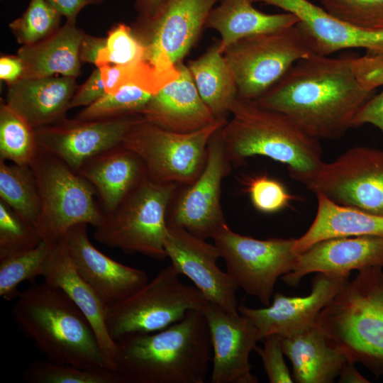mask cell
<instances>
[{
  "label": "cell",
  "mask_w": 383,
  "mask_h": 383,
  "mask_svg": "<svg viewBox=\"0 0 383 383\" xmlns=\"http://www.w3.org/2000/svg\"><path fill=\"white\" fill-rule=\"evenodd\" d=\"M383 85V55L329 57L311 53L254 101L280 112L309 135L338 139Z\"/></svg>",
  "instance_id": "obj_1"
},
{
  "label": "cell",
  "mask_w": 383,
  "mask_h": 383,
  "mask_svg": "<svg viewBox=\"0 0 383 383\" xmlns=\"http://www.w3.org/2000/svg\"><path fill=\"white\" fill-rule=\"evenodd\" d=\"M116 371L125 383H204L212 361L209 328L201 309L159 331L116 341Z\"/></svg>",
  "instance_id": "obj_2"
},
{
  "label": "cell",
  "mask_w": 383,
  "mask_h": 383,
  "mask_svg": "<svg viewBox=\"0 0 383 383\" xmlns=\"http://www.w3.org/2000/svg\"><path fill=\"white\" fill-rule=\"evenodd\" d=\"M12 315L46 360L79 367L116 371L86 316L60 288L33 284L16 298Z\"/></svg>",
  "instance_id": "obj_3"
},
{
  "label": "cell",
  "mask_w": 383,
  "mask_h": 383,
  "mask_svg": "<svg viewBox=\"0 0 383 383\" xmlns=\"http://www.w3.org/2000/svg\"><path fill=\"white\" fill-rule=\"evenodd\" d=\"M231 119L221 131L227 157L234 165L261 155L287 165L293 179L318 169L322 161L319 140L301 130L286 115L237 97Z\"/></svg>",
  "instance_id": "obj_4"
},
{
  "label": "cell",
  "mask_w": 383,
  "mask_h": 383,
  "mask_svg": "<svg viewBox=\"0 0 383 383\" xmlns=\"http://www.w3.org/2000/svg\"><path fill=\"white\" fill-rule=\"evenodd\" d=\"M315 323L347 360L383 375V270L358 271L319 313Z\"/></svg>",
  "instance_id": "obj_5"
},
{
  "label": "cell",
  "mask_w": 383,
  "mask_h": 383,
  "mask_svg": "<svg viewBox=\"0 0 383 383\" xmlns=\"http://www.w3.org/2000/svg\"><path fill=\"white\" fill-rule=\"evenodd\" d=\"M177 189L176 184L157 183L148 177L116 209L103 213L94 238L127 253L163 260L167 257V214Z\"/></svg>",
  "instance_id": "obj_6"
},
{
  "label": "cell",
  "mask_w": 383,
  "mask_h": 383,
  "mask_svg": "<svg viewBox=\"0 0 383 383\" xmlns=\"http://www.w3.org/2000/svg\"><path fill=\"white\" fill-rule=\"evenodd\" d=\"M40 198L35 228L43 240L57 243L74 226L96 227L103 212L89 182L60 159L40 150L30 165Z\"/></svg>",
  "instance_id": "obj_7"
},
{
  "label": "cell",
  "mask_w": 383,
  "mask_h": 383,
  "mask_svg": "<svg viewBox=\"0 0 383 383\" xmlns=\"http://www.w3.org/2000/svg\"><path fill=\"white\" fill-rule=\"evenodd\" d=\"M170 264L125 300L107 308L106 323L116 342L131 334L159 331L208 302L196 287L179 279Z\"/></svg>",
  "instance_id": "obj_8"
},
{
  "label": "cell",
  "mask_w": 383,
  "mask_h": 383,
  "mask_svg": "<svg viewBox=\"0 0 383 383\" xmlns=\"http://www.w3.org/2000/svg\"><path fill=\"white\" fill-rule=\"evenodd\" d=\"M226 122V118L217 119L199 131L182 133L160 128L143 117L131 126L121 145L142 159L152 181L187 186L201 172L209 140Z\"/></svg>",
  "instance_id": "obj_9"
},
{
  "label": "cell",
  "mask_w": 383,
  "mask_h": 383,
  "mask_svg": "<svg viewBox=\"0 0 383 383\" xmlns=\"http://www.w3.org/2000/svg\"><path fill=\"white\" fill-rule=\"evenodd\" d=\"M219 0H162L150 16H139L135 33L145 48L144 61L167 84L179 74L177 64L196 42Z\"/></svg>",
  "instance_id": "obj_10"
},
{
  "label": "cell",
  "mask_w": 383,
  "mask_h": 383,
  "mask_svg": "<svg viewBox=\"0 0 383 383\" xmlns=\"http://www.w3.org/2000/svg\"><path fill=\"white\" fill-rule=\"evenodd\" d=\"M311 54L295 26L242 38L223 52L233 73L238 97L252 101Z\"/></svg>",
  "instance_id": "obj_11"
},
{
  "label": "cell",
  "mask_w": 383,
  "mask_h": 383,
  "mask_svg": "<svg viewBox=\"0 0 383 383\" xmlns=\"http://www.w3.org/2000/svg\"><path fill=\"white\" fill-rule=\"evenodd\" d=\"M294 179L338 205L383 216V150L354 147Z\"/></svg>",
  "instance_id": "obj_12"
},
{
  "label": "cell",
  "mask_w": 383,
  "mask_h": 383,
  "mask_svg": "<svg viewBox=\"0 0 383 383\" xmlns=\"http://www.w3.org/2000/svg\"><path fill=\"white\" fill-rule=\"evenodd\" d=\"M213 240L237 286L269 306L277 280L295 264L296 238L255 239L238 234L226 224Z\"/></svg>",
  "instance_id": "obj_13"
},
{
  "label": "cell",
  "mask_w": 383,
  "mask_h": 383,
  "mask_svg": "<svg viewBox=\"0 0 383 383\" xmlns=\"http://www.w3.org/2000/svg\"><path fill=\"white\" fill-rule=\"evenodd\" d=\"M221 128L209 140L201 172L177 196L175 194L167 214V226L184 228L205 240L213 238L227 224L220 199L221 183L230 172L231 163L222 140Z\"/></svg>",
  "instance_id": "obj_14"
},
{
  "label": "cell",
  "mask_w": 383,
  "mask_h": 383,
  "mask_svg": "<svg viewBox=\"0 0 383 383\" xmlns=\"http://www.w3.org/2000/svg\"><path fill=\"white\" fill-rule=\"evenodd\" d=\"M142 118L140 113L88 121L65 118L35 128L38 150L77 172L92 157L121 145L131 126Z\"/></svg>",
  "instance_id": "obj_15"
},
{
  "label": "cell",
  "mask_w": 383,
  "mask_h": 383,
  "mask_svg": "<svg viewBox=\"0 0 383 383\" xmlns=\"http://www.w3.org/2000/svg\"><path fill=\"white\" fill-rule=\"evenodd\" d=\"M167 257L179 274L188 277L206 300L236 316L239 288L227 272L217 265L221 255L217 246L184 228L167 226L165 238Z\"/></svg>",
  "instance_id": "obj_16"
},
{
  "label": "cell",
  "mask_w": 383,
  "mask_h": 383,
  "mask_svg": "<svg viewBox=\"0 0 383 383\" xmlns=\"http://www.w3.org/2000/svg\"><path fill=\"white\" fill-rule=\"evenodd\" d=\"M350 274L319 272L308 295L291 296L277 292L269 306L252 309L241 304L238 312L255 325L260 340L271 335L282 338L293 335L315 323L321 311L348 282Z\"/></svg>",
  "instance_id": "obj_17"
},
{
  "label": "cell",
  "mask_w": 383,
  "mask_h": 383,
  "mask_svg": "<svg viewBox=\"0 0 383 383\" xmlns=\"http://www.w3.org/2000/svg\"><path fill=\"white\" fill-rule=\"evenodd\" d=\"M278 7L294 14L295 25L313 54L327 55L349 48H362L383 55V29L353 26L309 0H252Z\"/></svg>",
  "instance_id": "obj_18"
},
{
  "label": "cell",
  "mask_w": 383,
  "mask_h": 383,
  "mask_svg": "<svg viewBox=\"0 0 383 383\" xmlns=\"http://www.w3.org/2000/svg\"><path fill=\"white\" fill-rule=\"evenodd\" d=\"M209 328L212 345V383H257L249 362L260 341L252 321L239 313L230 315L208 301L201 309Z\"/></svg>",
  "instance_id": "obj_19"
},
{
  "label": "cell",
  "mask_w": 383,
  "mask_h": 383,
  "mask_svg": "<svg viewBox=\"0 0 383 383\" xmlns=\"http://www.w3.org/2000/svg\"><path fill=\"white\" fill-rule=\"evenodd\" d=\"M87 224L72 227L64 240L76 270L107 306L131 296L148 282L143 270L109 257L90 241Z\"/></svg>",
  "instance_id": "obj_20"
},
{
  "label": "cell",
  "mask_w": 383,
  "mask_h": 383,
  "mask_svg": "<svg viewBox=\"0 0 383 383\" xmlns=\"http://www.w3.org/2000/svg\"><path fill=\"white\" fill-rule=\"evenodd\" d=\"M372 267L383 268V235L337 237L319 241L298 254L292 270L282 279L296 287L310 273L350 274Z\"/></svg>",
  "instance_id": "obj_21"
},
{
  "label": "cell",
  "mask_w": 383,
  "mask_h": 383,
  "mask_svg": "<svg viewBox=\"0 0 383 383\" xmlns=\"http://www.w3.org/2000/svg\"><path fill=\"white\" fill-rule=\"evenodd\" d=\"M179 77L156 92L140 111L143 118L164 129L187 133L199 131L217 119L204 103L183 61Z\"/></svg>",
  "instance_id": "obj_22"
},
{
  "label": "cell",
  "mask_w": 383,
  "mask_h": 383,
  "mask_svg": "<svg viewBox=\"0 0 383 383\" xmlns=\"http://www.w3.org/2000/svg\"><path fill=\"white\" fill-rule=\"evenodd\" d=\"M77 172L94 188L103 213L116 209L148 178L142 159L122 145L92 157Z\"/></svg>",
  "instance_id": "obj_23"
},
{
  "label": "cell",
  "mask_w": 383,
  "mask_h": 383,
  "mask_svg": "<svg viewBox=\"0 0 383 383\" xmlns=\"http://www.w3.org/2000/svg\"><path fill=\"white\" fill-rule=\"evenodd\" d=\"M77 87L72 77L20 78L8 84L5 102L37 128L66 118Z\"/></svg>",
  "instance_id": "obj_24"
},
{
  "label": "cell",
  "mask_w": 383,
  "mask_h": 383,
  "mask_svg": "<svg viewBox=\"0 0 383 383\" xmlns=\"http://www.w3.org/2000/svg\"><path fill=\"white\" fill-rule=\"evenodd\" d=\"M41 277L47 283L62 290L83 312L104 352L115 363L118 345L107 329L108 306L78 273L64 238L55 245L43 265Z\"/></svg>",
  "instance_id": "obj_25"
},
{
  "label": "cell",
  "mask_w": 383,
  "mask_h": 383,
  "mask_svg": "<svg viewBox=\"0 0 383 383\" xmlns=\"http://www.w3.org/2000/svg\"><path fill=\"white\" fill-rule=\"evenodd\" d=\"M282 347L292 362L293 379L298 383H332L347 361L315 323L298 333L282 338Z\"/></svg>",
  "instance_id": "obj_26"
},
{
  "label": "cell",
  "mask_w": 383,
  "mask_h": 383,
  "mask_svg": "<svg viewBox=\"0 0 383 383\" xmlns=\"http://www.w3.org/2000/svg\"><path fill=\"white\" fill-rule=\"evenodd\" d=\"M84 33L76 22L66 21L48 38L22 45L17 52L23 67L21 78L56 74L77 78L81 73L79 48Z\"/></svg>",
  "instance_id": "obj_27"
},
{
  "label": "cell",
  "mask_w": 383,
  "mask_h": 383,
  "mask_svg": "<svg viewBox=\"0 0 383 383\" xmlns=\"http://www.w3.org/2000/svg\"><path fill=\"white\" fill-rule=\"evenodd\" d=\"M211 11L206 27L221 35L219 51L236 41L256 34L295 26L298 18L292 13H266L253 6L252 0H219Z\"/></svg>",
  "instance_id": "obj_28"
},
{
  "label": "cell",
  "mask_w": 383,
  "mask_h": 383,
  "mask_svg": "<svg viewBox=\"0 0 383 383\" xmlns=\"http://www.w3.org/2000/svg\"><path fill=\"white\" fill-rule=\"evenodd\" d=\"M315 218L307 231L296 238L293 250L298 255L313 244L332 238L383 235V216L338 205L321 194Z\"/></svg>",
  "instance_id": "obj_29"
},
{
  "label": "cell",
  "mask_w": 383,
  "mask_h": 383,
  "mask_svg": "<svg viewBox=\"0 0 383 383\" xmlns=\"http://www.w3.org/2000/svg\"><path fill=\"white\" fill-rule=\"evenodd\" d=\"M199 95L216 119L226 118L238 97V87L232 70L219 51V41L199 57L188 62Z\"/></svg>",
  "instance_id": "obj_30"
},
{
  "label": "cell",
  "mask_w": 383,
  "mask_h": 383,
  "mask_svg": "<svg viewBox=\"0 0 383 383\" xmlns=\"http://www.w3.org/2000/svg\"><path fill=\"white\" fill-rule=\"evenodd\" d=\"M0 200L26 222L35 227L40 213V198L30 165H17L0 159Z\"/></svg>",
  "instance_id": "obj_31"
},
{
  "label": "cell",
  "mask_w": 383,
  "mask_h": 383,
  "mask_svg": "<svg viewBox=\"0 0 383 383\" xmlns=\"http://www.w3.org/2000/svg\"><path fill=\"white\" fill-rule=\"evenodd\" d=\"M38 152L35 128L5 101L0 105V159L30 165Z\"/></svg>",
  "instance_id": "obj_32"
},
{
  "label": "cell",
  "mask_w": 383,
  "mask_h": 383,
  "mask_svg": "<svg viewBox=\"0 0 383 383\" xmlns=\"http://www.w3.org/2000/svg\"><path fill=\"white\" fill-rule=\"evenodd\" d=\"M23 377L30 383H125L121 375L104 367H79L48 360L32 362Z\"/></svg>",
  "instance_id": "obj_33"
},
{
  "label": "cell",
  "mask_w": 383,
  "mask_h": 383,
  "mask_svg": "<svg viewBox=\"0 0 383 383\" xmlns=\"http://www.w3.org/2000/svg\"><path fill=\"white\" fill-rule=\"evenodd\" d=\"M55 244L42 240L32 250L0 260V296L7 301L16 299L20 284L41 276Z\"/></svg>",
  "instance_id": "obj_34"
},
{
  "label": "cell",
  "mask_w": 383,
  "mask_h": 383,
  "mask_svg": "<svg viewBox=\"0 0 383 383\" xmlns=\"http://www.w3.org/2000/svg\"><path fill=\"white\" fill-rule=\"evenodd\" d=\"M153 95L139 86L124 85L113 93H106L91 104L85 106L75 118L88 121L140 114Z\"/></svg>",
  "instance_id": "obj_35"
},
{
  "label": "cell",
  "mask_w": 383,
  "mask_h": 383,
  "mask_svg": "<svg viewBox=\"0 0 383 383\" xmlns=\"http://www.w3.org/2000/svg\"><path fill=\"white\" fill-rule=\"evenodd\" d=\"M62 16L45 0H30L24 13L9 28L18 43L31 45L55 33L60 28Z\"/></svg>",
  "instance_id": "obj_36"
},
{
  "label": "cell",
  "mask_w": 383,
  "mask_h": 383,
  "mask_svg": "<svg viewBox=\"0 0 383 383\" xmlns=\"http://www.w3.org/2000/svg\"><path fill=\"white\" fill-rule=\"evenodd\" d=\"M42 240L35 226L0 200V260L32 250Z\"/></svg>",
  "instance_id": "obj_37"
},
{
  "label": "cell",
  "mask_w": 383,
  "mask_h": 383,
  "mask_svg": "<svg viewBox=\"0 0 383 383\" xmlns=\"http://www.w3.org/2000/svg\"><path fill=\"white\" fill-rule=\"evenodd\" d=\"M99 68L106 94L113 93L124 85L135 84L155 94L167 84L145 61L127 65H104Z\"/></svg>",
  "instance_id": "obj_38"
},
{
  "label": "cell",
  "mask_w": 383,
  "mask_h": 383,
  "mask_svg": "<svg viewBox=\"0 0 383 383\" xmlns=\"http://www.w3.org/2000/svg\"><path fill=\"white\" fill-rule=\"evenodd\" d=\"M145 48L128 26H114L106 38V45L99 52L96 67L104 65H127L144 61Z\"/></svg>",
  "instance_id": "obj_39"
},
{
  "label": "cell",
  "mask_w": 383,
  "mask_h": 383,
  "mask_svg": "<svg viewBox=\"0 0 383 383\" xmlns=\"http://www.w3.org/2000/svg\"><path fill=\"white\" fill-rule=\"evenodd\" d=\"M322 7L357 28L383 29V0H320Z\"/></svg>",
  "instance_id": "obj_40"
},
{
  "label": "cell",
  "mask_w": 383,
  "mask_h": 383,
  "mask_svg": "<svg viewBox=\"0 0 383 383\" xmlns=\"http://www.w3.org/2000/svg\"><path fill=\"white\" fill-rule=\"evenodd\" d=\"M245 187L253 206L265 213L278 212L296 199L281 182L267 174L247 178Z\"/></svg>",
  "instance_id": "obj_41"
},
{
  "label": "cell",
  "mask_w": 383,
  "mask_h": 383,
  "mask_svg": "<svg viewBox=\"0 0 383 383\" xmlns=\"http://www.w3.org/2000/svg\"><path fill=\"white\" fill-rule=\"evenodd\" d=\"M262 348H255L261 357L265 373L270 383H292L294 379L284 362L282 338L277 335L267 336Z\"/></svg>",
  "instance_id": "obj_42"
},
{
  "label": "cell",
  "mask_w": 383,
  "mask_h": 383,
  "mask_svg": "<svg viewBox=\"0 0 383 383\" xmlns=\"http://www.w3.org/2000/svg\"><path fill=\"white\" fill-rule=\"evenodd\" d=\"M106 94L101 70L96 67L87 80L75 91L69 105L72 109L78 106H87Z\"/></svg>",
  "instance_id": "obj_43"
},
{
  "label": "cell",
  "mask_w": 383,
  "mask_h": 383,
  "mask_svg": "<svg viewBox=\"0 0 383 383\" xmlns=\"http://www.w3.org/2000/svg\"><path fill=\"white\" fill-rule=\"evenodd\" d=\"M367 123L376 126L383 133V91L374 94L362 106L354 120L353 128Z\"/></svg>",
  "instance_id": "obj_44"
},
{
  "label": "cell",
  "mask_w": 383,
  "mask_h": 383,
  "mask_svg": "<svg viewBox=\"0 0 383 383\" xmlns=\"http://www.w3.org/2000/svg\"><path fill=\"white\" fill-rule=\"evenodd\" d=\"M52 5L67 21L76 22L79 13L86 6L97 5L104 0H45Z\"/></svg>",
  "instance_id": "obj_45"
},
{
  "label": "cell",
  "mask_w": 383,
  "mask_h": 383,
  "mask_svg": "<svg viewBox=\"0 0 383 383\" xmlns=\"http://www.w3.org/2000/svg\"><path fill=\"white\" fill-rule=\"evenodd\" d=\"M106 45V38L94 37L84 33L79 48L81 62L96 65L99 52Z\"/></svg>",
  "instance_id": "obj_46"
},
{
  "label": "cell",
  "mask_w": 383,
  "mask_h": 383,
  "mask_svg": "<svg viewBox=\"0 0 383 383\" xmlns=\"http://www.w3.org/2000/svg\"><path fill=\"white\" fill-rule=\"evenodd\" d=\"M23 67L20 58L16 56H3L0 58V78L12 83L22 77Z\"/></svg>",
  "instance_id": "obj_47"
},
{
  "label": "cell",
  "mask_w": 383,
  "mask_h": 383,
  "mask_svg": "<svg viewBox=\"0 0 383 383\" xmlns=\"http://www.w3.org/2000/svg\"><path fill=\"white\" fill-rule=\"evenodd\" d=\"M339 382L341 383H368L370 381L365 378L355 368V363L347 361L343 365L339 376Z\"/></svg>",
  "instance_id": "obj_48"
},
{
  "label": "cell",
  "mask_w": 383,
  "mask_h": 383,
  "mask_svg": "<svg viewBox=\"0 0 383 383\" xmlns=\"http://www.w3.org/2000/svg\"><path fill=\"white\" fill-rule=\"evenodd\" d=\"M162 1V0H135V7L139 16H150L155 12Z\"/></svg>",
  "instance_id": "obj_49"
}]
</instances>
